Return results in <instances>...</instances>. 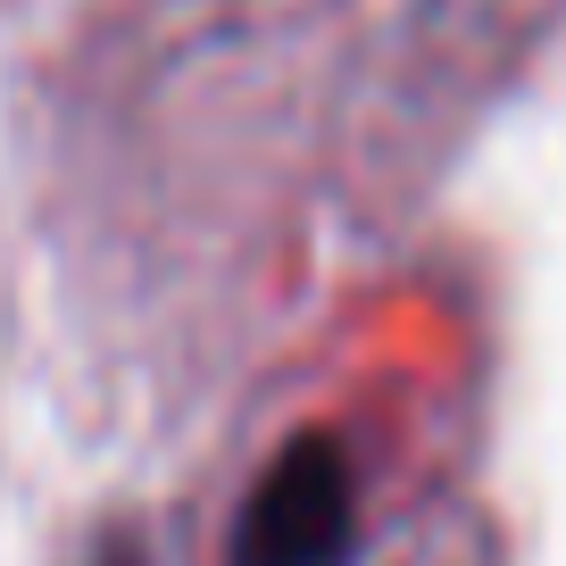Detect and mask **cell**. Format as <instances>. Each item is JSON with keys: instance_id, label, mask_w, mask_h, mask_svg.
<instances>
[{"instance_id": "6da1fadb", "label": "cell", "mask_w": 566, "mask_h": 566, "mask_svg": "<svg viewBox=\"0 0 566 566\" xmlns=\"http://www.w3.org/2000/svg\"><path fill=\"white\" fill-rule=\"evenodd\" d=\"M358 549V483L334 433L283 442L233 525V566H350Z\"/></svg>"}]
</instances>
